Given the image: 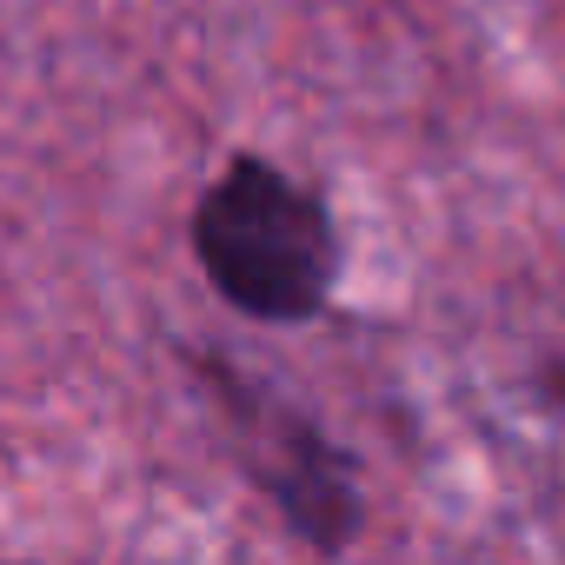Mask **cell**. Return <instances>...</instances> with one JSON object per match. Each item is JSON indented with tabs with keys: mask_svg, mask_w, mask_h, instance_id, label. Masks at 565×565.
I'll list each match as a JSON object with an SVG mask.
<instances>
[{
	"mask_svg": "<svg viewBox=\"0 0 565 565\" xmlns=\"http://www.w3.org/2000/svg\"><path fill=\"white\" fill-rule=\"evenodd\" d=\"M539 393H545V399L558 406V419H565V360H545V366H539Z\"/></svg>",
	"mask_w": 565,
	"mask_h": 565,
	"instance_id": "3957f363",
	"label": "cell"
},
{
	"mask_svg": "<svg viewBox=\"0 0 565 565\" xmlns=\"http://www.w3.org/2000/svg\"><path fill=\"white\" fill-rule=\"evenodd\" d=\"M0 565H34V558H0Z\"/></svg>",
	"mask_w": 565,
	"mask_h": 565,
	"instance_id": "277c9868",
	"label": "cell"
},
{
	"mask_svg": "<svg viewBox=\"0 0 565 565\" xmlns=\"http://www.w3.org/2000/svg\"><path fill=\"white\" fill-rule=\"evenodd\" d=\"M193 266L213 300L253 327H313L333 313L347 239L320 186L273 153H226L186 213Z\"/></svg>",
	"mask_w": 565,
	"mask_h": 565,
	"instance_id": "6da1fadb",
	"label": "cell"
},
{
	"mask_svg": "<svg viewBox=\"0 0 565 565\" xmlns=\"http://www.w3.org/2000/svg\"><path fill=\"white\" fill-rule=\"evenodd\" d=\"M186 366L200 373V393L233 433L239 472L279 512V525L320 558H347L353 539L366 532V479L353 446H340L294 393H279L273 380H259L253 366L213 347H193Z\"/></svg>",
	"mask_w": 565,
	"mask_h": 565,
	"instance_id": "7a4b0ae2",
	"label": "cell"
}]
</instances>
